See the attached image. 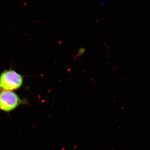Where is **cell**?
<instances>
[{"mask_svg": "<svg viewBox=\"0 0 150 150\" xmlns=\"http://www.w3.org/2000/svg\"><path fill=\"white\" fill-rule=\"evenodd\" d=\"M22 76L13 70H6L0 75V88L6 91L17 89L22 86Z\"/></svg>", "mask_w": 150, "mask_h": 150, "instance_id": "1", "label": "cell"}, {"mask_svg": "<svg viewBox=\"0 0 150 150\" xmlns=\"http://www.w3.org/2000/svg\"><path fill=\"white\" fill-rule=\"evenodd\" d=\"M18 96L13 92L0 91V109L6 111H11L22 103Z\"/></svg>", "mask_w": 150, "mask_h": 150, "instance_id": "2", "label": "cell"}]
</instances>
